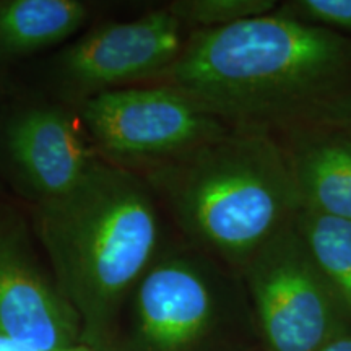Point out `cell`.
I'll use <instances>...</instances> for the list:
<instances>
[{"label":"cell","mask_w":351,"mask_h":351,"mask_svg":"<svg viewBox=\"0 0 351 351\" xmlns=\"http://www.w3.org/2000/svg\"><path fill=\"white\" fill-rule=\"evenodd\" d=\"M341 127H343V129H345L346 132H348V134L351 135V114H350V117H348V119L345 121V124L341 125Z\"/></svg>","instance_id":"17"},{"label":"cell","mask_w":351,"mask_h":351,"mask_svg":"<svg viewBox=\"0 0 351 351\" xmlns=\"http://www.w3.org/2000/svg\"><path fill=\"white\" fill-rule=\"evenodd\" d=\"M70 351H93V350L86 348V346H78V348H73V350H70Z\"/></svg>","instance_id":"18"},{"label":"cell","mask_w":351,"mask_h":351,"mask_svg":"<svg viewBox=\"0 0 351 351\" xmlns=\"http://www.w3.org/2000/svg\"><path fill=\"white\" fill-rule=\"evenodd\" d=\"M88 15L90 8L78 0H0V64L67 41Z\"/></svg>","instance_id":"11"},{"label":"cell","mask_w":351,"mask_h":351,"mask_svg":"<svg viewBox=\"0 0 351 351\" xmlns=\"http://www.w3.org/2000/svg\"><path fill=\"white\" fill-rule=\"evenodd\" d=\"M191 29L168 10L96 26L56 56L52 83L70 106L138 82H153L176 62Z\"/></svg>","instance_id":"7"},{"label":"cell","mask_w":351,"mask_h":351,"mask_svg":"<svg viewBox=\"0 0 351 351\" xmlns=\"http://www.w3.org/2000/svg\"><path fill=\"white\" fill-rule=\"evenodd\" d=\"M0 337L36 351L82 345V320L38 265L21 225L0 230Z\"/></svg>","instance_id":"9"},{"label":"cell","mask_w":351,"mask_h":351,"mask_svg":"<svg viewBox=\"0 0 351 351\" xmlns=\"http://www.w3.org/2000/svg\"><path fill=\"white\" fill-rule=\"evenodd\" d=\"M5 223H7V221H2V219H0V230H2V228L5 226Z\"/></svg>","instance_id":"19"},{"label":"cell","mask_w":351,"mask_h":351,"mask_svg":"<svg viewBox=\"0 0 351 351\" xmlns=\"http://www.w3.org/2000/svg\"><path fill=\"white\" fill-rule=\"evenodd\" d=\"M54 280L82 320V345L99 351L145 271L161 252V217L137 171L96 160L59 199L33 207Z\"/></svg>","instance_id":"2"},{"label":"cell","mask_w":351,"mask_h":351,"mask_svg":"<svg viewBox=\"0 0 351 351\" xmlns=\"http://www.w3.org/2000/svg\"><path fill=\"white\" fill-rule=\"evenodd\" d=\"M287 19L351 38V0H291L275 10Z\"/></svg>","instance_id":"14"},{"label":"cell","mask_w":351,"mask_h":351,"mask_svg":"<svg viewBox=\"0 0 351 351\" xmlns=\"http://www.w3.org/2000/svg\"><path fill=\"white\" fill-rule=\"evenodd\" d=\"M269 351H319L351 330V317L295 221L241 270Z\"/></svg>","instance_id":"5"},{"label":"cell","mask_w":351,"mask_h":351,"mask_svg":"<svg viewBox=\"0 0 351 351\" xmlns=\"http://www.w3.org/2000/svg\"><path fill=\"white\" fill-rule=\"evenodd\" d=\"M278 5L276 0H176L166 7L187 29L197 32L269 15Z\"/></svg>","instance_id":"13"},{"label":"cell","mask_w":351,"mask_h":351,"mask_svg":"<svg viewBox=\"0 0 351 351\" xmlns=\"http://www.w3.org/2000/svg\"><path fill=\"white\" fill-rule=\"evenodd\" d=\"M295 225L351 317V221L300 208Z\"/></svg>","instance_id":"12"},{"label":"cell","mask_w":351,"mask_h":351,"mask_svg":"<svg viewBox=\"0 0 351 351\" xmlns=\"http://www.w3.org/2000/svg\"><path fill=\"white\" fill-rule=\"evenodd\" d=\"M199 249H161L134 288V351H200L225 315L228 267Z\"/></svg>","instance_id":"6"},{"label":"cell","mask_w":351,"mask_h":351,"mask_svg":"<svg viewBox=\"0 0 351 351\" xmlns=\"http://www.w3.org/2000/svg\"><path fill=\"white\" fill-rule=\"evenodd\" d=\"M152 83L182 91L234 129L343 125L351 38L274 12L191 32L176 62Z\"/></svg>","instance_id":"1"},{"label":"cell","mask_w":351,"mask_h":351,"mask_svg":"<svg viewBox=\"0 0 351 351\" xmlns=\"http://www.w3.org/2000/svg\"><path fill=\"white\" fill-rule=\"evenodd\" d=\"M319 351H351V330L341 333L340 337L328 341Z\"/></svg>","instance_id":"15"},{"label":"cell","mask_w":351,"mask_h":351,"mask_svg":"<svg viewBox=\"0 0 351 351\" xmlns=\"http://www.w3.org/2000/svg\"><path fill=\"white\" fill-rule=\"evenodd\" d=\"M280 140L301 208L351 221V135L341 125L309 127Z\"/></svg>","instance_id":"10"},{"label":"cell","mask_w":351,"mask_h":351,"mask_svg":"<svg viewBox=\"0 0 351 351\" xmlns=\"http://www.w3.org/2000/svg\"><path fill=\"white\" fill-rule=\"evenodd\" d=\"M140 174L192 247L238 274L301 208L282 143L263 130L232 129Z\"/></svg>","instance_id":"3"},{"label":"cell","mask_w":351,"mask_h":351,"mask_svg":"<svg viewBox=\"0 0 351 351\" xmlns=\"http://www.w3.org/2000/svg\"><path fill=\"white\" fill-rule=\"evenodd\" d=\"M0 351H36V350H33V348H29V346L20 345V343H16V341H12L8 339H3V337H0Z\"/></svg>","instance_id":"16"},{"label":"cell","mask_w":351,"mask_h":351,"mask_svg":"<svg viewBox=\"0 0 351 351\" xmlns=\"http://www.w3.org/2000/svg\"><path fill=\"white\" fill-rule=\"evenodd\" d=\"M73 108L103 160L137 173L234 129L182 91L158 83L106 91Z\"/></svg>","instance_id":"4"},{"label":"cell","mask_w":351,"mask_h":351,"mask_svg":"<svg viewBox=\"0 0 351 351\" xmlns=\"http://www.w3.org/2000/svg\"><path fill=\"white\" fill-rule=\"evenodd\" d=\"M73 106L29 103L0 119V174L34 205L72 191L99 160Z\"/></svg>","instance_id":"8"}]
</instances>
